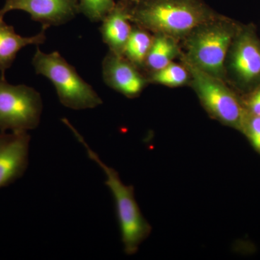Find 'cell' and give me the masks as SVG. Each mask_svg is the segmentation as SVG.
Instances as JSON below:
<instances>
[{"instance_id":"1","label":"cell","mask_w":260,"mask_h":260,"mask_svg":"<svg viewBox=\"0 0 260 260\" xmlns=\"http://www.w3.org/2000/svg\"><path fill=\"white\" fill-rule=\"evenodd\" d=\"M129 4L132 22L174 39L216 18L201 0H137Z\"/></svg>"},{"instance_id":"6","label":"cell","mask_w":260,"mask_h":260,"mask_svg":"<svg viewBox=\"0 0 260 260\" xmlns=\"http://www.w3.org/2000/svg\"><path fill=\"white\" fill-rule=\"evenodd\" d=\"M43 111L41 94L25 85L0 78V131L28 132L39 125Z\"/></svg>"},{"instance_id":"13","label":"cell","mask_w":260,"mask_h":260,"mask_svg":"<svg viewBox=\"0 0 260 260\" xmlns=\"http://www.w3.org/2000/svg\"><path fill=\"white\" fill-rule=\"evenodd\" d=\"M178 54L179 49L174 38L156 34V37L153 39L145 64L149 69L158 71L173 62Z\"/></svg>"},{"instance_id":"18","label":"cell","mask_w":260,"mask_h":260,"mask_svg":"<svg viewBox=\"0 0 260 260\" xmlns=\"http://www.w3.org/2000/svg\"><path fill=\"white\" fill-rule=\"evenodd\" d=\"M242 103L246 112L249 114L260 116V83L247 93Z\"/></svg>"},{"instance_id":"2","label":"cell","mask_w":260,"mask_h":260,"mask_svg":"<svg viewBox=\"0 0 260 260\" xmlns=\"http://www.w3.org/2000/svg\"><path fill=\"white\" fill-rule=\"evenodd\" d=\"M65 123L71 128L78 141L83 145L89 158L96 162L106 174L105 184L110 189L115 202L116 215L120 229L121 242L126 254L132 255L139 249V246L151 232L150 224L144 218L135 198L134 187L126 186L121 181L119 174L108 167L101 160L99 155L92 150L86 142L73 127L68 121Z\"/></svg>"},{"instance_id":"15","label":"cell","mask_w":260,"mask_h":260,"mask_svg":"<svg viewBox=\"0 0 260 260\" xmlns=\"http://www.w3.org/2000/svg\"><path fill=\"white\" fill-rule=\"evenodd\" d=\"M187 68L172 62L165 68L154 72L151 77L153 83L169 87L181 86L187 83L189 79Z\"/></svg>"},{"instance_id":"4","label":"cell","mask_w":260,"mask_h":260,"mask_svg":"<svg viewBox=\"0 0 260 260\" xmlns=\"http://www.w3.org/2000/svg\"><path fill=\"white\" fill-rule=\"evenodd\" d=\"M32 63L37 74L43 75L53 83L59 102L65 107L83 110L94 109L103 104L93 87L58 51L47 54L37 46Z\"/></svg>"},{"instance_id":"16","label":"cell","mask_w":260,"mask_h":260,"mask_svg":"<svg viewBox=\"0 0 260 260\" xmlns=\"http://www.w3.org/2000/svg\"><path fill=\"white\" fill-rule=\"evenodd\" d=\"M79 13H82L93 23L103 19L115 6L116 0H78Z\"/></svg>"},{"instance_id":"7","label":"cell","mask_w":260,"mask_h":260,"mask_svg":"<svg viewBox=\"0 0 260 260\" xmlns=\"http://www.w3.org/2000/svg\"><path fill=\"white\" fill-rule=\"evenodd\" d=\"M234 83L249 93L260 83V39L253 25H241L228 54Z\"/></svg>"},{"instance_id":"3","label":"cell","mask_w":260,"mask_h":260,"mask_svg":"<svg viewBox=\"0 0 260 260\" xmlns=\"http://www.w3.org/2000/svg\"><path fill=\"white\" fill-rule=\"evenodd\" d=\"M240 26L225 18H215L200 25L189 34L186 60L198 69L224 80L228 54Z\"/></svg>"},{"instance_id":"11","label":"cell","mask_w":260,"mask_h":260,"mask_svg":"<svg viewBox=\"0 0 260 260\" xmlns=\"http://www.w3.org/2000/svg\"><path fill=\"white\" fill-rule=\"evenodd\" d=\"M100 30L103 42L109 51L124 56V49L133 28L130 25V4L126 0H119L115 6L103 19Z\"/></svg>"},{"instance_id":"5","label":"cell","mask_w":260,"mask_h":260,"mask_svg":"<svg viewBox=\"0 0 260 260\" xmlns=\"http://www.w3.org/2000/svg\"><path fill=\"white\" fill-rule=\"evenodd\" d=\"M184 64L193 88L207 112L222 124L242 131L247 114L242 101L223 79L198 69L186 59Z\"/></svg>"},{"instance_id":"9","label":"cell","mask_w":260,"mask_h":260,"mask_svg":"<svg viewBox=\"0 0 260 260\" xmlns=\"http://www.w3.org/2000/svg\"><path fill=\"white\" fill-rule=\"evenodd\" d=\"M28 132L0 133V189L23 177L28 167Z\"/></svg>"},{"instance_id":"8","label":"cell","mask_w":260,"mask_h":260,"mask_svg":"<svg viewBox=\"0 0 260 260\" xmlns=\"http://www.w3.org/2000/svg\"><path fill=\"white\" fill-rule=\"evenodd\" d=\"M13 10L26 12L32 20L49 27L64 25L79 13L78 0H6L0 19Z\"/></svg>"},{"instance_id":"14","label":"cell","mask_w":260,"mask_h":260,"mask_svg":"<svg viewBox=\"0 0 260 260\" xmlns=\"http://www.w3.org/2000/svg\"><path fill=\"white\" fill-rule=\"evenodd\" d=\"M153 39L146 30L139 26L133 28L124 49V57L137 68L143 66L146 60Z\"/></svg>"},{"instance_id":"12","label":"cell","mask_w":260,"mask_h":260,"mask_svg":"<svg viewBox=\"0 0 260 260\" xmlns=\"http://www.w3.org/2000/svg\"><path fill=\"white\" fill-rule=\"evenodd\" d=\"M49 26L42 25V30L30 37H23L15 32L12 25L0 19V73L1 79L5 80V73L13 64L19 51L28 45L39 46L47 39L46 32Z\"/></svg>"},{"instance_id":"17","label":"cell","mask_w":260,"mask_h":260,"mask_svg":"<svg viewBox=\"0 0 260 260\" xmlns=\"http://www.w3.org/2000/svg\"><path fill=\"white\" fill-rule=\"evenodd\" d=\"M242 132L260 153V116L253 115L247 112Z\"/></svg>"},{"instance_id":"19","label":"cell","mask_w":260,"mask_h":260,"mask_svg":"<svg viewBox=\"0 0 260 260\" xmlns=\"http://www.w3.org/2000/svg\"><path fill=\"white\" fill-rule=\"evenodd\" d=\"M128 2H129V3H135V2H136L137 0H127Z\"/></svg>"},{"instance_id":"10","label":"cell","mask_w":260,"mask_h":260,"mask_svg":"<svg viewBox=\"0 0 260 260\" xmlns=\"http://www.w3.org/2000/svg\"><path fill=\"white\" fill-rule=\"evenodd\" d=\"M102 74L108 86L128 98L138 96L147 83L135 65L110 51L103 60Z\"/></svg>"}]
</instances>
